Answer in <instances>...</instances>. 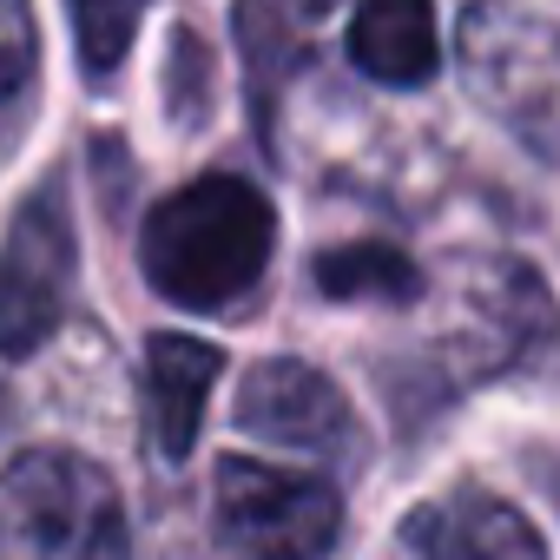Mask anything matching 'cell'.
Wrapping results in <instances>:
<instances>
[{
	"label": "cell",
	"instance_id": "6da1fadb",
	"mask_svg": "<svg viewBox=\"0 0 560 560\" xmlns=\"http://www.w3.org/2000/svg\"><path fill=\"white\" fill-rule=\"evenodd\" d=\"M277 244V211L244 178H191L185 191L159 198L139 237L145 284L178 311L237 304Z\"/></svg>",
	"mask_w": 560,
	"mask_h": 560
},
{
	"label": "cell",
	"instance_id": "7a4b0ae2",
	"mask_svg": "<svg viewBox=\"0 0 560 560\" xmlns=\"http://www.w3.org/2000/svg\"><path fill=\"white\" fill-rule=\"evenodd\" d=\"M455 60L468 100L534 159L560 165V27L527 0H468Z\"/></svg>",
	"mask_w": 560,
	"mask_h": 560
},
{
	"label": "cell",
	"instance_id": "3957f363",
	"mask_svg": "<svg viewBox=\"0 0 560 560\" xmlns=\"http://www.w3.org/2000/svg\"><path fill=\"white\" fill-rule=\"evenodd\" d=\"M0 527L27 560H132L113 475L73 448H27L0 468Z\"/></svg>",
	"mask_w": 560,
	"mask_h": 560
},
{
	"label": "cell",
	"instance_id": "277c9868",
	"mask_svg": "<svg viewBox=\"0 0 560 560\" xmlns=\"http://www.w3.org/2000/svg\"><path fill=\"white\" fill-rule=\"evenodd\" d=\"M218 540L244 560H324L343 534V508L317 475L257 455H224L211 481Z\"/></svg>",
	"mask_w": 560,
	"mask_h": 560
},
{
	"label": "cell",
	"instance_id": "5b68a950",
	"mask_svg": "<svg viewBox=\"0 0 560 560\" xmlns=\"http://www.w3.org/2000/svg\"><path fill=\"white\" fill-rule=\"evenodd\" d=\"M73 264L80 244H73L67 198L60 185H40L0 237V357H34L54 337L73 291Z\"/></svg>",
	"mask_w": 560,
	"mask_h": 560
},
{
	"label": "cell",
	"instance_id": "8992f818",
	"mask_svg": "<svg viewBox=\"0 0 560 560\" xmlns=\"http://www.w3.org/2000/svg\"><path fill=\"white\" fill-rule=\"evenodd\" d=\"M455 317L462 324L448 330V357L462 363V376H494L553 330V304L540 291V277L514 257H481L462 270Z\"/></svg>",
	"mask_w": 560,
	"mask_h": 560
},
{
	"label": "cell",
	"instance_id": "52a82bcc",
	"mask_svg": "<svg viewBox=\"0 0 560 560\" xmlns=\"http://www.w3.org/2000/svg\"><path fill=\"white\" fill-rule=\"evenodd\" d=\"M237 429L270 448H337L350 442V402L317 363L270 357L237 383Z\"/></svg>",
	"mask_w": 560,
	"mask_h": 560
},
{
	"label": "cell",
	"instance_id": "ba28073f",
	"mask_svg": "<svg viewBox=\"0 0 560 560\" xmlns=\"http://www.w3.org/2000/svg\"><path fill=\"white\" fill-rule=\"evenodd\" d=\"M402 560H547V547L521 508L462 488L402 521Z\"/></svg>",
	"mask_w": 560,
	"mask_h": 560
},
{
	"label": "cell",
	"instance_id": "9c48e42d",
	"mask_svg": "<svg viewBox=\"0 0 560 560\" xmlns=\"http://www.w3.org/2000/svg\"><path fill=\"white\" fill-rule=\"evenodd\" d=\"M224 370V350L205 337H152L145 343V416L165 462H185L205 422V396Z\"/></svg>",
	"mask_w": 560,
	"mask_h": 560
},
{
	"label": "cell",
	"instance_id": "30bf717a",
	"mask_svg": "<svg viewBox=\"0 0 560 560\" xmlns=\"http://www.w3.org/2000/svg\"><path fill=\"white\" fill-rule=\"evenodd\" d=\"M350 60L376 86H429L435 80V8L429 0H357L350 21Z\"/></svg>",
	"mask_w": 560,
	"mask_h": 560
},
{
	"label": "cell",
	"instance_id": "8fae6325",
	"mask_svg": "<svg viewBox=\"0 0 560 560\" xmlns=\"http://www.w3.org/2000/svg\"><path fill=\"white\" fill-rule=\"evenodd\" d=\"M311 284L330 304H416L422 298V270L396 244H337L311 264Z\"/></svg>",
	"mask_w": 560,
	"mask_h": 560
},
{
	"label": "cell",
	"instance_id": "7c38bea8",
	"mask_svg": "<svg viewBox=\"0 0 560 560\" xmlns=\"http://www.w3.org/2000/svg\"><path fill=\"white\" fill-rule=\"evenodd\" d=\"M67 8H73V47H80V67H86L93 80H106V73L126 60L139 21H145V0H67Z\"/></svg>",
	"mask_w": 560,
	"mask_h": 560
},
{
	"label": "cell",
	"instance_id": "4fadbf2b",
	"mask_svg": "<svg viewBox=\"0 0 560 560\" xmlns=\"http://www.w3.org/2000/svg\"><path fill=\"white\" fill-rule=\"evenodd\" d=\"M40 67V27H34V0H0V100L21 93Z\"/></svg>",
	"mask_w": 560,
	"mask_h": 560
},
{
	"label": "cell",
	"instance_id": "5bb4252c",
	"mask_svg": "<svg viewBox=\"0 0 560 560\" xmlns=\"http://www.w3.org/2000/svg\"><path fill=\"white\" fill-rule=\"evenodd\" d=\"M324 8H337V0H270V21H277V27H298V21H311V14H324Z\"/></svg>",
	"mask_w": 560,
	"mask_h": 560
},
{
	"label": "cell",
	"instance_id": "9a60e30c",
	"mask_svg": "<svg viewBox=\"0 0 560 560\" xmlns=\"http://www.w3.org/2000/svg\"><path fill=\"white\" fill-rule=\"evenodd\" d=\"M547 494L560 501V462H547Z\"/></svg>",
	"mask_w": 560,
	"mask_h": 560
},
{
	"label": "cell",
	"instance_id": "2e32d148",
	"mask_svg": "<svg viewBox=\"0 0 560 560\" xmlns=\"http://www.w3.org/2000/svg\"><path fill=\"white\" fill-rule=\"evenodd\" d=\"M8 416H14V396H8V389H0V429H8Z\"/></svg>",
	"mask_w": 560,
	"mask_h": 560
}]
</instances>
